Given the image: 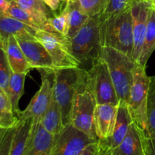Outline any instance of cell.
I'll return each mask as SVG.
<instances>
[{
  "mask_svg": "<svg viewBox=\"0 0 155 155\" xmlns=\"http://www.w3.org/2000/svg\"><path fill=\"white\" fill-rule=\"evenodd\" d=\"M15 115L8 95L0 89V128L15 127L18 123V117Z\"/></svg>",
  "mask_w": 155,
  "mask_h": 155,
  "instance_id": "obj_24",
  "label": "cell"
},
{
  "mask_svg": "<svg viewBox=\"0 0 155 155\" xmlns=\"http://www.w3.org/2000/svg\"><path fill=\"white\" fill-rule=\"evenodd\" d=\"M118 105L97 104L94 118L95 134L99 140H105L113 133L117 119Z\"/></svg>",
  "mask_w": 155,
  "mask_h": 155,
  "instance_id": "obj_16",
  "label": "cell"
},
{
  "mask_svg": "<svg viewBox=\"0 0 155 155\" xmlns=\"http://www.w3.org/2000/svg\"><path fill=\"white\" fill-rule=\"evenodd\" d=\"M27 74H17L12 72L8 86L7 95H8L12 102L13 110L17 117L19 116L21 110L19 109V101L23 95L24 89V83Z\"/></svg>",
  "mask_w": 155,
  "mask_h": 155,
  "instance_id": "obj_23",
  "label": "cell"
},
{
  "mask_svg": "<svg viewBox=\"0 0 155 155\" xmlns=\"http://www.w3.org/2000/svg\"><path fill=\"white\" fill-rule=\"evenodd\" d=\"M133 123L127 103L120 101L117 107L116 123L111 136L105 140H99L100 145L106 151H110L117 147L128 133Z\"/></svg>",
  "mask_w": 155,
  "mask_h": 155,
  "instance_id": "obj_15",
  "label": "cell"
},
{
  "mask_svg": "<svg viewBox=\"0 0 155 155\" xmlns=\"http://www.w3.org/2000/svg\"><path fill=\"white\" fill-rule=\"evenodd\" d=\"M96 155H103L102 150H101V147H100V145H99V143H98V152H97Z\"/></svg>",
  "mask_w": 155,
  "mask_h": 155,
  "instance_id": "obj_36",
  "label": "cell"
},
{
  "mask_svg": "<svg viewBox=\"0 0 155 155\" xmlns=\"http://www.w3.org/2000/svg\"><path fill=\"white\" fill-rule=\"evenodd\" d=\"M49 75L53 74H48L42 71L40 88L32 98L27 108L21 111L18 117V120H39L42 117L53 98V79L51 81L48 77Z\"/></svg>",
  "mask_w": 155,
  "mask_h": 155,
  "instance_id": "obj_11",
  "label": "cell"
},
{
  "mask_svg": "<svg viewBox=\"0 0 155 155\" xmlns=\"http://www.w3.org/2000/svg\"><path fill=\"white\" fill-rule=\"evenodd\" d=\"M5 42L0 36V89L7 93L12 70L8 61Z\"/></svg>",
  "mask_w": 155,
  "mask_h": 155,
  "instance_id": "obj_26",
  "label": "cell"
},
{
  "mask_svg": "<svg viewBox=\"0 0 155 155\" xmlns=\"http://www.w3.org/2000/svg\"><path fill=\"white\" fill-rule=\"evenodd\" d=\"M98 140L91 139L69 124L54 136L51 155H79L88 145Z\"/></svg>",
  "mask_w": 155,
  "mask_h": 155,
  "instance_id": "obj_9",
  "label": "cell"
},
{
  "mask_svg": "<svg viewBox=\"0 0 155 155\" xmlns=\"http://www.w3.org/2000/svg\"><path fill=\"white\" fill-rule=\"evenodd\" d=\"M88 84L95 95L97 104L120 103L106 62L101 58L87 71Z\"/></svg>",
  "mask_w": 155,
  "mask_h": 155,
  "instance_id": "obj_7",
  "label": "cell"
},
{
  "mask_svg": "<svg viewBox=\"0 0 155 155\" xmlns=\"http://www.w3.org/2000/svg\"><path fill=\"white\" fill-rule=\"evenodd\" d=\"M153 2V5H154V6H155V0H151Z\"/></svg>",
  "mask_w": 155,
  "mask_h": 155,
  "instance_id": "obj_38",
  "label": "cell"
},
{
  "mask_svg": "<svg viewBox=\"0 0 155 155\" xmlns=\"http://www.w3.org/2000/svg\"><path fill=\"white\" fill-rule=\"evenodd\" d=\"M130 0H108L107 7L100 16L101 21H104L110 17L120 13L121 12L130 7Z\"/></svg>",
  "mask_w": 155,
  "mask_h": 155,
  "instance_id": "obj_30",
  "label": "cell"
},
{
  "mask_svg": "<svg viewBox=\"0 0 155 155\" xmlns=\"http://www.w3.org/2000/svg\"><path fill=\"white\" fill-rule=\"evenodd\" d=\"M69 48L80 66H91L101 58L102 44L100 16L89 17L83 27L73 37L68 38Z\"/></svg>",
  "mask_w": 155,
  "mask_h": 155,
  "instance_id": "obj_1",
  "label": "cell"
},
{
  "mask_svg": "<svg viewBox=\"0 0 155 155\" xmlns=\"http://www.w3.org/2000/svg\"><path fill=\"white\" fill-rule=\"evenodd\" d=\"M101 35L102 47L114 48L131 57L133 31L130 5L120 13L101 21Z\"/></svg>",
  "mask_w": 155,
  "mask_h": 155,
  "instance_id": "obj_2",
  "label": "cell"
},
{
  "mask_svg": "<svg viewBox=\"0 0 155 155\" xmlns=\"http://www.w3.org/2000/svg\"><path fill=\"white\" fill-rule=\"evenodd\" d=\"M150 77L145 72V68L136 63L133 72V81L127 103L133 120L145 134H148L146 104L149 87Z\"/></svg>",
  "mask_w": 155,
  "mask_h": 155,
  "instance_id": "obj_6",
  "label": "cell"
},
{
  "mask_svg": "<svg viewBox=\"0 0 155 155\" xmlns=\"http://www.w3.org/2000/svg\"><path fill=\"white\" fill-rule=\"evenodd\" d=\"M147 137L155 138V76L150 77L146 104Z\"/></svg>",
  "mask_w": 155,
  "mask_h": 155,
  "instance_id": "obj_25",
  "label": "cell"
},
{
  "mask_svg": "<svg viewBox=\"0 0 155 155\" xmlns=\"http://www.w3.org/2000/svg\"><path fill=\"white\" fill-rule=\"evenodd\" d=\"M155 50V10L154 6L151 8L147 24L146 33L144 39L143 45L137 63L146 68L147 62Z\"/></svg>",
  "mask_w": 155,
  "mask_h": 155,
  "instance_id": "obj_21",
  "label": "cell"
},
{
  "mask_svg": "<svg viewBox=\"0 0 155 155\" xmlns=\"http://www.w3.org/2000/svg\"><path fill=\"white\" fill-rule=\"evenodd\" d=\"M87 78V71L81 68L57 69L53 74V96L61 110L64 126L70 124L74 96Z\"/></svg>",
  "mask_w": 155,
  "mask_h": 155,
  "instance_id": "obj_3",
  "label": "cell"
},
{
  "mask_svg": "<svg viewBox=\"0 0 155 155\" xmlns=\"http://www.w3.org/2000/svg\"><path fill=\"white\" fill-rule=\"evenodd\" d=\"M68 30L67 37L71 38L78 33L89 17L82 10L77 0H66Z\"/></svg>",
  "mask_w": 155,
  "mask_h": 155,
  "instance_id": "obj_19",
  "label": "cell"
},
{
  "mask_svg": "<svg viewBox=\"0 0 155 155\" xmlns=\"http://www.w3.org/2000/svg\"><path fill=\"white\" fill-rule=\"evenodd\" d=\"M5 15L24 23L27 25L33 27L35 30H39V25H38L37 22L34 19V18L27 10L21 8L16 2V1L10 2V5H9V8H8Z\"/></svg>",
  "mask_w": 155,
  "mask_h": 155,
  "instance_id": "obj_27",
  "label": "cell"
},
{
  "mask_svg": "<svg viewBox=\"0 0 155 155\" xmlns=\"http://www.w3.org/2000/svg\"><path fill=\"white\" fill-rule=\"evenodd\" d=\"M35 37L46 48L56 69L80 68V63L70 50L67 36L39 30L36 32Z\"/></svg>",
  "mask_w": 155,
  "mask_h": 155,
  "instance_id": "obj_8",
  "label": "cell"
},
{
  "mask_svg": "<svg viewBox=\"0 0 155 155\" xmlns=\"http://www.w3.org/2000/svg\"><path fill=\"white\" fill-rule=\"evenodd\" d=\"M146 135L135 124H131L128 133L120 144L114 149L106 151L105 155H145V142ZM100 145V144H99Z\"/></svg>",
  "mask_w": 155,
  "mask_h": 155,
  "instance_id": "obj_14",
  "label": "cell"
},
{
  "mask_svg": "<svg viewBox=\"0 0 155 155\" xmlns=\"http://www.w3.org/2000/svg\"><path fill=\"white\" fill-rule=\"evenodd\" d=\"M98 143H99V142H98ZM100 147H101V146H100ZM101 150H102V152H103V155H105V154H104V150H103L102 149V148H101Z\"/></svg>",
  "mask_w": 155,
  "mask_h": 155,
  "instance_id": "obj_39",
  "label": "cell"
},
{
  "mask_svg": "<svg viewBox=\"0 0 155 155\" xmlns=\"http://www.w3.org/2000/svg\"><path fill=\"white\" fill-rule=\"evenodd\" d=\"M8 2H14V1H17V0H7Z\"/></svg>",
  "mask_w": 155,
  "mask_h": 155,
  "instance_id": "obj_37",
  "label": "cell"
},
{
  "mask_svg": "<svg viewBox=\"0 0 155 155\" xmlns=\"http://www.w3.org/2000/svg\"><path fill=\"white\" fill-rule=\"evenodd\" d=\"M33 120H18L12 140L10 155H24L27 140L31 130Z\"/></svg>",
  "mask_w": 155,
  "mask_h": 155,
  "instance_id": "obj_22",
  "label": "cell"
},
{
  "mask_svg": "<svg viewBox=\"0 0 155 155\" xmlns=\"http://www.w3.org/2000/svg\"><path fill=\"white\" fill-rule=\"evenodd\" d=\"M9 5L10 2L7 0H0V15H5Z\"/></svg>",
  "mask_w": 155,
  "mask_h": 155,
  "instance_id": "obj_35",
  "label": "cell"
},
{
  "mask_svg": "<svg viewBox=\"0 0 155 155\" xmlns=\"http://www.w3.org/2000/svg\"><path fill=\"white\" fill-rule=\"evenodd\" d=\"M98 149V140L88 145L79 155H96Z\"/></svg>",
  "mask_w": 155,
  "mask_h": 155,
  "instance_id": "obj_34",
  "label": "cell"
},
{
  "mask_svg": "<svg viewBox=\"0 0 155 155\" xmlns=\"http://www.w3.org/2000/svg\"><path fill=\"white\" fill-rule=\"evenodd\" d=\"M82 10L89 17L101 16L107 7L108 0H77Z\"/></svg>",
  "mask_w": 155,
  "mask_h": 155,
  "instance_id": "obj_28",
  "label": "cell"
},
{
  "mask_svg": "<svg viewBox=\"0 0 155 155\" xmlns=\"http://www.w3.org/2000/svg\"><path fill=\"white\" fill-rule=\"evenodd\" d=\"M48 23L55 33H60V34L66 36L68 34V13H67L65 7L61 13L54 15L52 18H49Z\"/></svg>",
  "mask_w": 155,
  "mask_h": 155,
  "instance_id": "obj_29",
  "label": "cell"
},
{
  "mask_svg": "<svg viewBox=\"0 0 155 155\" xmlns=\"http://www.w3.org/2000/svg\"><path fill=\"white\" fill-rule=\"evenodd\" d=\"M154 5L151 0H132L130 2L133 31V50L131 58L136 62L139 60L150 12Z\"/></svg>",
  "mask_w": 155,
  "mask_h": 155,
  "instance_id": "obj_10",
  "label": "cell"
},
{
  "mask_svg": "<svg viewBox=\"0 0 155 155\" xmlns=\"http://www.w3.org/2000/svg\"><path fill=\"white\" fill-rule=\"evenodd\" d=\"M130 2H131V1H132V0H130Z\"/></svg>",
  "mask_w": 155,
  "mask_h": 155,
  "instance_id": "obj_41",
  "label": "cell"
},
{
  "mask_svg": "<svg viewBox=\"0 0 155 155\" xmlns=\"http://www.w3.org/2000/svg\"><path fill=\"white\" fill-rule=\"evenodd\" d=\"M16 126L12 128H0V155H10Z\"/></svg>",
  "mask_w": 155,
  "mask_h": 155,
  "instance_id": "obj_31",
  "label": "cell"
},
{
  "mask_svg": "<svg viewBox=\"0 0 155 155\" xmlns=\"http://www.w3.org/2000/svg\"><path fill=\"white\" fill-rule=\"evenodd\" d=\"M42 2L54 12V15L61 13L66 5V0H42Z\"/></svg>",
  "mask_w": 155,
  "mask_h": 155,
  "instance_id": "obj_32",
  "label": "cell"
},
{
  "mask_svg": "<svg viewBox=\"0 0 155 155\" xmlns=\"http://www.w3.org/2000/svg\"><path fill=\"white\" fill-rule=\"evenodd\" d=\"M87 78L75 94L70 115V124L91 139L98 140L94 127L97 102L88 84Z\"/></svg>",
  "mask_w": 155,
  "mask_h": 155,
  "instance_id": "obj_5",
  "label": "cell"
},
{
  "mask_svg": "<svg viewBox=\"0 0 155 155\" xmlns=\"http://www.w3.org/2000/svg\"><path fill=\"white\" fill-rule=\"evenodd\" d=\"M154 10H155V6H154Z\"/></svg>",
  "mask_w": 155,
  "mask_h": 155,
  "instance_id": "obj_40",
  "label": "cell"
},
{
  "mask_svg": "<svg viewBox=\"0 0 155 155\" xmlns=\"http://www.w3.org/2000/svg\"><path fill=\"white\" fill-rule=\"evenodd\" d=\"M5 48L12 72L17 74H28L31 68L15 36H10L8 38L5 42Z\"/></svg>",
  "mask_w": 155,
  "mask_h": 155,
  "instance_id": "obj_18",
  "label": "cell"
},
{
  "mask_svg": "<svg viewBox=\"0 0 155 155\" xmlns=\"http://www.w3.org/2000/svg\"><path fill=\"white\" fill-rule=\"evenodd\" d=\"M26 59L31 69L39 70L48 74H53L56 68L49 53L44 45L35 39H23L16 37Z\"/></svg>",
  "mask_w": 155,
  "mask_h": 155,
  "instance_id": "obj_12",
  "label": "cell"
},
{
  "mask_svg": "<svg viewBox=\"0 0 155 155\" xmlns=\"http://www.w3.org/2000/svg\"><path fill=\"white\" fill-rule=\"evenodd\" d=\"M54 136L47 131L40 120H33L24 155H51Z\"/></svg>",
  "mask_w": 155,
  "mask_h": 155,
  "instance_id": "obj_13",
  "label": "cell"
},
{
  "mask_svg": "<svg viewBox=\"0 0 155 155\" xmlns=\"http://www.w3.org/2000/svg\"><path fill=\"white\" fill-rule=\"evenodd\" d=\"M36 30L6 15H0V36L6 42L10 36L23 39H35Z\"/></svg>",
  "mask_w": 155,
  "mask_h": 155,
  "instance_id": "obj_17",
  "label": "cell"
},
{
  "mask_svg": "<svg viewBox=\"0 0 155 155\" xmlns=\"http://www.w3.org/2000/svg\"><path fill=\"white\" fill-rule=\"evenodd\" d=\"M101 58L107 64L118 99L128 103L137 62L124 52L110 47H102Z\"/></svg>",
  "mask_w": 155,
  "mask_h": 155,
  "instance_id": "obj_4",
  "label": "cell"
},
{
  "mask_svg": "<svg viewBox=\"0 0 155 155\" xmlns=\"http://www.w3.org/2000/svg\"><path fill=\"white\" fill-rule=\"evenodd\" d=\"M42 127L48 132L56 136L64 128L61 110L53 96L48 109L40 120Z\"/></svg>",
  "mask_w": 155,
  "mask_h": 155,
  "instance_id": "obj_20",
  "label": "cell"
},
{
  "mask_svg": "<svg viewBox=\"0 0 155 155\" xmlns=\"http://www.w3.org/2000/svg\"><path fill=\"white\" fill-rule=\"evenodd\" d=\"M145 155H155V138H145Z\"/></svg>",
  "mask_w": 155,
  "mask_h": 155,
  "instance_id": "obj_33",
  "label": "cell"
}]
</instances>
